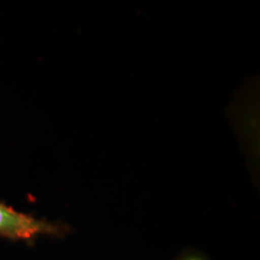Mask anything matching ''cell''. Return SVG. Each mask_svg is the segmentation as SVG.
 Wrapping results in <instances>:
<instances>
[{
    "instance_id": "cell-1",
    "label": "cell",
    "mask_w": 260,
    "mask_h": 260,
    "mask_svg": "<svg viewBox=\"0 0 260 260\" xmlns=\"http://www.w3.org/2000/svg\"><path fill=\"white\" fill-rule=\"evenodd\" d=\"M69 232L64 223L40 219L0 202V238L34 244L41 237L63 238Z\"/></svg>"
},
{
    "instance_id": "cell-2",
    "label": "cell",
    "mask_w": 260,
    "mask_h": 260,
    "mask_svg": "<svg viewBox=\"0 0 260 260\" xmlns=\"http://www.w3.org/2000/svg\"><path fill=\"white\" fill-rule=\"evenodd\" d=\"M176 260H209L207 257H205L204 254L196 251H188L184 252L182 255H180L178 258Z\"/></svg>"
}]
</instances>
